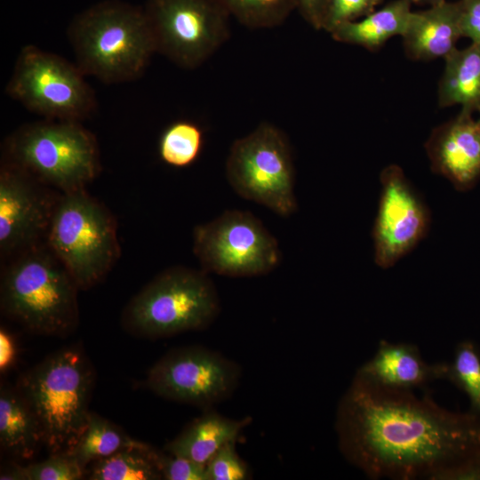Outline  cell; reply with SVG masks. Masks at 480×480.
<instances>
[{
    "instance_id": "cell-1",
    "label": "cell",
    "mask_w": 480,
    "mask_h": 480,
    "mask_svg": "<svg viewBox=\"0 0 480 480\" xmlns=\"http://www.w3.org/2000/svg\"><path fill=\"white\" fill-rule=\"evenodd\" d=\"M335 428L343 456L372 479L436 480L480 454L479 416L357 374L340 401Z\"/></svg>"
},
{
    "instance_id": "cell-2",
    "label": "cell",
    "mask_w": 480,
    "mask_h": 480,
    "mask_svg": "<svg viewBox=\"0 0 480 480\" xmlns=\"http://www.w3.org/2000/svg\"><path fill=\"white\" fill-rule=\"evenodd\" d=\"M68 37L82 72L106 84L138 79L156 53L143 8L119 0L81 12Z\"/></svg>"
},
{
    "instance_id": "cell-3",
    "label": "cell",
    "mask_w": 480,
    "mask_h": 480,
    "mask_svg": "<svg viewBox=\"0 0 480 480\" xmlns=\"http://www.w3.org/2000/svg\"><path fill=\"white\" fill-rule=\"evenodd\" d=\"M78 286L45 243L2 263V313L30 332L63 337L78 325Z\"/></svg>"
},
{
    "instance_id": "cell-4",
    "label": "cell",
    "mask_w": 480,
    "mask_h": 480,
    "mask_svg": "<svg viewBox=\"0 0 480 480\" xmlns=\"http://www.w3.org/2000/svg\"><path fill=\"white\" fill-rule=\"evenodd\" d=\"M1 161L60 193L85 189L101 171L96 137L73 121L43 119L20 126L4 140Z\"/></svg>"
},
{
    "instance_id": "cell-5",
    "label": "cell",
    "mask_w": 480,
    "mask_h": 480,
    "mask_svg": "<svg viewBox=\"0 0 480 480\" xmlns=\"http://www.w3.org/2000/svg\"><path fill=\"white\" fill-rule=\"evenodd\" d=\"M93 380L91 364L75 348L57 351L20 377L17 388L35 412L52 454L68 452L84 430Z\"/></svg>"
},
{
    "instance_id": "cell-6",
    "label": "cell",
    "mask_w": 480,
    "mask_h": 480,
    "mask_svg": "<svg viewBox=\"0 0 480 480\" xmlns=\"http://www.w3.org/2000/svg\"><path fill=\"white\" fill-rule=\"evenodd\" d=\"M219 313L220 299L208 273L175 266L138 292L121 320L130 333L156 339L205 329Z\"/></svg>"
},
{
    "instance_id": "cell-7",
    "label": "cell",
    "mask_w": 480,
    "mask_h": 480,
    "mask_svg": "<svg viewBox=\"0 0 480 480\" xmlns=\"http://www.w3.org/2000/svg\"><path fill=\"white\" fill-rule=\"evenodd\" d=\"M45 244L79 290L100 283L121 255L116 218L86 188L60 194Z\"/></svg>"
},
{
    "instance_id": "cell-8",
    "label": "cell",
    "mask_w": 480,
    "mask_h": 480,
    "mask_svg": "<svg viewBox=\"0 0 480 480\" xmlns=\"http://www.w3.org/2000/svg\"><path fill=\"white\" fill-rule=\"evenodd\" d=\"M76 64L36 45L20 52L5 92L44 119L81 123L96 111L92 88Z\"/></svg>"
},
{
    "instance_id": "cell-9",
    "label": "cell",
    "mask_w": 480,
    "mask_h": 480,
    "mask_svg": "<svg viewBox=\"0 0 480 480\" xmlns=\"http://www.w3.org/2000/svg\"><path fill=\"white\" fill-rule=\"evenodd\" d=\"M226 176L244 199L281 216H290L297 210L291 147L284 133L273 124L262 123L233 143Z\"/></svg>"
},
{
    "instance_id": "cell-10",
    "label": "cell",
    "mask_w": 480,
    "mask_h": 480,
    "mask_svg": "<svg viewBox=\"0 0 480 480\" xmlns=\"http://www.w3.org/2000/svg\"><path fill=\"white\" fill-rule=\"evenodd\" d=\"M142 8L156 52L181 68H198L230 36L231 17L217 0H148Z\"/></svg>"
},
{
    "instance_id": "cell-11",
    "label": "cell",
    "mask_w": 480,
    "mask_h": 480,
    "mask_svg": "<svg viewBox=\"0 0 480 480\" xmlns=\"http://www.w3.org/2000/svg\"><path fill=\"white\" fill-rule=\"evenodd\" d=\"M201 269L231 277L261 276L281 260L276 239L250 212L231 210L193 231Z\"/></svg>"
},
{
    "instance_id": "cell-12",
    "label": "cell",
    "mask_w": 480,
    "mask_h": 480,
    "mask_svg": "<svg viewBox=\"0 0 480 480\" xmlns=\"http://www.w3.org/2000/svg\"><path fill=\"white\" fill-rule=\"evenodd\" d=\"M239 366L202 347L174 349L148 371L146 385L168 400L209 408L229 397L238 385Z\"/></svg>"
},
{
    "instance_id": "cell-13",
    "label": "cell",
    "mask_w": 480,
    "mask_h": 480,
    "mask_svg": "<svg viewBox=\"0 0 480 480\" xmlns=\"http://www.w3.org/2000/svg\"><path fill=\"white\" fill-rule=\"evenodd\" d=\"M60 194L18 167L1 161V263L45 243Z\"/></svg>"
},
{
    "instance_id": "cell-14",
    "label": "cell",
    "mask_w": 480,
    "mask_h": 480,
    "mask_svg": "<svg viewBox=\"0 0 480 480\" xmlns=\"http://www.w3.org/2000/svg\"><path fill=\"white\" fill-rule=\"evenodd\" d=\"M380 181V196L372 229L374 261L387 269L427 236L430 212L400 166H386Z\"/></svg>"
},
{
    "instance_id": "cell-15",
    "label": "cell",
    "mask_w": 480,
    "mask_h": 480,
    "mask_svg": "<svg viewBox=\"0 0 480 480\" xmlns=\"http://www.w3.org/2000/svg\"><path fill=\"white\" fill-rule=\"evenodd\" d=\"M431 170L458 191H468L480 179V117L461 109L453 119L436 127L425 144Z\"/></svg>"
},
{
    "instance_id": "cell-16",
    "label": "cell",
    "mask_w": 480,
    "mask_h": 480,
    "mask_svg": "<svg viewBox=\"0 0 480 480\" xmlns=\"http://www.w3.org/2000/svg\"><path fill=\"white\" fill-rule=\"evenodd\" d=\"M447 363L428 364L417 346L381 340L374 356L356 374L380 386L412 390L445 379Z\"/></svg>"
},
{
    "instance_id": "cell-17",
    "label": "cell",
    "mask_w": 480,
    "mask_h": 480,
    "mask_svg": "<svg viewBox=\"0 0 480 480\" xmlns=\"http://www.w3.org/2000/svg\"><path fill=\"white\" fill-rule=\"evenodd\" d=\"M402 37L405 53L413 60L445 58L461 37L459 1H444L412 12Z\"/></svg>"
},
{
    "instance_id": "cell-18",
    "label": "cell",
    "mask_w": 480,
    "mask_h": 480,
    "mask_svg": "<svg viewBox=\"0 0 480 480\" xmlns=\"http://www.w3.org/2000/svg\"><path fill=\"white\" fill-rule=\"evenodd\" d=\"M250 420L249 418L236 420L208 411L186 427L164 450L206 466L220 449L236 441Z\"/></svg>"
},
{
    "instance_id": "cell-19",
    "label": "cell",
    "mask_w": 480,
    "mask_h": 480,
    "mask_svg": "<svg viewBox=\"0 0 480 480\" xmlns=\"http://www.w3.org/2000/svg\"><path fill=\"white\" fill-rule=\"evenodd\" d=\"M44 444L38 420L18 388L2 386L0 391V444L18 459L31 458Z\"/></svg>"
},
{
    "instance_id": "cell-20",
    "label": "cell",
    "mask_w": 480,
    "mask_h": 480,
    "mask_svg": "<svg viewBox=\"0 0 480 480\" xmlns=\"http://www.w3.org/2000/svg\"><path fill=\"white\" fill-rule=\"evenodd\" d=\"M412 0H394L361 20L340 24L331 35L336 41L375 51L391 37L404 35L412 12Z\"/></svg>"
},
{
    "instance_id": "cell-21",
    "label": "cell",
    "mask_w": 480,
    "mask_h": 480,
    "mask_svg": "<svg viewBox=\"0 0 480 480\" xmlns=\"http://www.w3.org/2000/svg\"><path fill=\"white\" fill-rule=\"evenodd\" d=\"M439 83L438 103L442 108L460 105L480 114V44L454 49L445 58Z\"/></svg>"
},
{
    "instance_id": "cell-22",
    "label": "cell",
    "mask_w": 480,
    "mask_h": 480,
    "mask_svg": "<svg viewBox=\"0 0 480 480\" xmlns=\"http://www.w3.org/2000/svg\"><path fill=\"white\" fill-rule=\"evenodd\" d=\"M152 447L141 443L126 447L94 462L91 480H156L163 479L154 458Z\"/></svg>"
},
{
    "instance_id": "cell-23",
    "label": "cell",
    "mask_w": 480,
    "mask_h": 480,
    "mask_svg": "<svg viewBox=\"0 0 480 480\" xmlns=\"http://www.w3.org/2000/svg\"><path fill=\"white\" fill-rule=\"evenodd\" d=\"M118 427L98 414L90 413L86 427L75 445L66 453L84 468L92 461L106 458L117 451L140 444Z\"/></svg>"
},
{
    "instance_id": "cell-24",
    "label": "cell",
    "mask_w": 480,
    "mask_h": 480,
    "mask_svg": "<svg viewBox=\"0 0 480 480\" xmlns=\"http://www.w3.org/2000/svg\"><path fill=\"white\" fill-rule=\"evenodd\" d=\"M243 26L252 29L282 25L297 10L295 0H217Z\"/></svg>"
},
{
    "instance_id": "cell-25",
    "label": "cell",
    "mask_w": 480,
    "mask_h": 480,
    "mask_svg": "<svg viewBox=\"0 0 480 480\" xmlns=\"http://www.w3.org/2000/svg\"><path fill=\"white\" fill-rule=\"evenodd\" d=\"M203 145L204 132L199 125L189 121H177L162 133L159 156L168 165L182 168L197 159Z\"/></svg>"
},
{
    "instance_id": "cell-26",
    "label": "cell",
    "mask_w": 480,
    "mask_h": 480,
    "mask_svg": "<svg viewBox=\"0 0 480 480\" xmlns=\"http://www.w3.org/2000/svg\"><path fill=\"white\" fill-rule=\"evenodd\" d=\"M445 380L467 395L470 412L480 417V351L472 341L457 345L452 361L447 363Z\"/></svg>"
},
{
    "instance_id": "cell-27",
    "label": "cell",
    "mask_w": 480,
    "mask_h": 480,
    "mask_svg": "<svg viewBox=\"0 0 480 480\" xmlns=\"http://www.w3.org/2000/svg\"><path fill=\"white\" fill-rule=\"evenodd\" d=\"M27 480H78L84 468L66 452L53 453L38 463L24 466Z\"/></svg>"
},
{
    "instance_id": "cell-28",
    "label": "cell",
    "mask_w": 480,
    "mask_h": 480,
    "mask_svg": "<svg viewBox=\"0 0 480 480\" xmlns=\"http://www.w3.org/2000/svg\"><path fill=\"white\" fill-rule=\"evenodd\" d=\"M236 442L228 443L220 449L206 464L208 480H245L249 468L237 454Z\"/></svg>"
},
{
    "instance_id": "cell-29",
    "label": "cell",
    "mask_w": 480,
    "mask_h": 480,
    "mask_svg": "<svg viewBox=\"0 0 480 480\" xmlns=\"http://www.w3.org/2000/svg\"><path fill=\"white\" fill-rule=\"evenodd\" d=\"M154 458L163 479L208 480L205 465L156 450L154 451Z\"/></svg>"
},
{
    "instance_id": "cell-30",
    "label": "cell",
    "mask_w": 480,
    "mask_h": 480,
    "mask_svg": "<svg viewBox=\"0 0 480 480\" xmlns=\"http://www.w3.org/2000/svg\"><path fill=\"white\" fill-rule=\"evenodd\" d=\"M380 3V0H329L323 29L331 33L342 23L369 14Z\"/></svg>"
},
{
    "instance_id": "cell-31",
    "label": "cell",
    "mask_w": 480,
    "mask_h": 480,
    "mask_svg": "<svg viewBox=\"0 0 480 480\" xmlns=\"http://www.w3.org/2000/svg\"><path fill=\"white\" fill-rule=\"evenodd\" d=\"M461 36L480 44V0H459Z\"/></svg>"
},
{
    "instance_id": "cell-32",
    "label": "cell",
    "mask_w": 480,
    "mask_h": 480,
    "mask_svg": "<svg viewBox=\"0 0 480 480\" xmlns=\"http://www.w3.org/2000/svg\"><path fill=\"white\" fill-rule=\"evenodd\" d=\"M436 480H480V454L447 468Z\"/></svg>"
},
{
    "instance_id": "cell-33",
    "label": "cell",
    "mask_w": 480,
    "mask_h": 480,
    "mask_svg": "<svg viewBox=\"0 0 480 480\" xmlns=\"http://www.w3.org/2000/svg\"><path fill=\"white\" fill-rule=\"evenodd\" d=\"M297 10L303 19L316 29H323L329 0H295Z\"/></svg>"
},
{
    "instance_id": "cell-34",
    "label": "cell",
    "mask_w": 480,
    "mask_h": 480,
    "mask_svg": "<svg viewBox=\"0 0 480 480\" xmlns=\"http://www.w3.org/2000/svg\"><path fill=\"white\" fill-rule=\"evenodd\" d=\"M16 356V348L12 336L4 329L0 330V370L6 371Z\"/></svg>"
},
{
    "instance_id": "cell-35",
    "label": "cell",
    "mask_w": 480,
    "mask_h": 480,
    "mask_svg": "<svg viewBox=\"0 0 480 480\" xmlns=\"http://www.w3.org/2000/svg\"><path fill=\"white\" fill-rule=\"evenodd\" d=\"M1 480H27L24 466L13 465L1 471Z\"/></svg>"
},
{
    "instance_id": "cell-36",
    "label": "cell",
    "mask_w": 480,
    "mask_h": 480,
    "mask_svg": "<svg viewBox=\"0 0 480 480\" xmlns=\"http://www.w3.org/2000/svg\"><path fill=\"white\" fill-rule=\"evenodd\" d=\"M446 0H412V3L420 4H428L429 6L441 4Z\"/></svg>"
},
{
    "instance_id": "cell-37",
    "label": "cell",
    "mask_w": 480,
    "mask_h": 480,
    "mask_svg": "<svg viewBox=\"0 0 480 480\" xmlns=\"http://www.w3.org/2000/svg\"><path fill=\"white\" fill-rule=\"evenodd\" d=\"M380 1L381 2L382 0H380Z\"/></svg>"
}]
</instances>
